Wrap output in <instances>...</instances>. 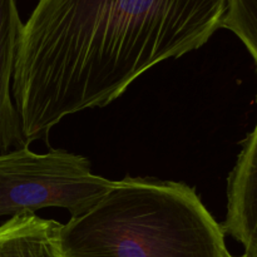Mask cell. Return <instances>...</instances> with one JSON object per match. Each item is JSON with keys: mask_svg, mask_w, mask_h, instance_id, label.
Masks as SVG:
<instances>
[{"mask_svg": "<svg viewBox=\"0 0 257 257\" xmlns=\"http://www.w3.org/2000/svg\"><path fill=\"white\" fill-rule=\"evenodd\" d=\"M60 228L35 213L13 216L0 226V257H62Z\"/></svg>", "mask_w": 257, "mask_h": 257, "instance_id": "5", "label": "cell"}, {"mask_svg": "<svg viewBox=\"0 0 257 257\" xmlns=\"http://www.w3.org/2000/svg\"><path fill=\"white\" fill-rule=\"evenodd\" d=\"M115 185L90 172L83 156L54 150L37 155L27 147L0 155V216L60 207L83 215Z\"/></svg>", "mask_w": 257, "mask_h": 257, "instance_id": "3", "label": "cell"}, {"mask_svg": "<svg viewBox=\"0 0 257 257\" xmlns=\"http://www.w3.org/2000/svg\"><path fill=\"white\" fill-rule=\"evenodd\" d=\"M62 257H233L225 231L182 182L125 177L60 228Z\"/></svg>", "mask_w": 257, "mask_h": 257, "instance_id": "2", "label": "cell"}, {"mask_svg": "<svg viewBox=\"0 0 257 257\" xmlns=\"http://www.w3.org/2000/svg\"><path fill=\"white\" fill-rule=\"evenodd\" d=\"M227 200L223 231L243 246L242 257H257V122L228 177Z\"/></svg>", "mask_w": 257, "mask_h": 257, "instance_id": "4", "label": "cell"}, {"mask_svg": "<svg viewBox=\"0 0 257 257\" xmlns=\"http://www.w3.org/2000/svg\"><path fill=\"white\" fill-rule=\"evenodd\" d=\"M228 0H39L23 28L13 97L28 145L117 99L146 70L198 49Z\"/></svg>", "mask_w": 257, "mask_h": 257, "instance_id": "1", "label": "cell"}, {"mask_svg": "<svg viewBox=\"0 0 257 257\" xmlns=\"http://www.w3.org/2000/svg\"><path fill=\"white\" fill-rule=\"evenodd\" d=\"M241 257H242V256H241Z\"/></svg>", "mask_w": 257, "mask_h": 257, "instance_id": "7", "label": "cell"}, {"mask_svg": "<svg viewBox=\"0 0 257 257\" xmlns=\"http://www.w3.org/2000/svg\"><path fill=\"white\" fill-rule=\"evenodd\" d=\"M222 28L237 35L257 65V0H228Z\"/></svg>", "mask_w": 257, "mask_h": 257, "instance_id": "6", "label": "cell"}]
</instances>
